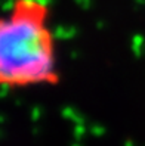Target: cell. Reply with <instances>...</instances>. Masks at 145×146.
<instances>
[{
  "mask_svg": "<svg viewBox=\"0 0 145 146\" xmlns=\"http://www.w3.org/2000/svg\"><path fill=\"white\" fill-rule=\"evenodd\" d=\"M58 43L47 0H11L0 19V84L7 92L56 87Z\"/></svg>",
  "mask_w": 145,
  "mask_h": 146,
  "instance_id": "cell-1",
  "label": "cell"
}]
</instances>
